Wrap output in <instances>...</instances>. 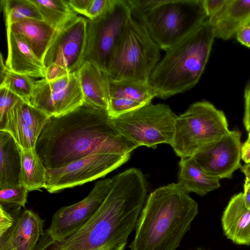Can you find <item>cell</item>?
<instances>
[{"mask_svg":"<svg viewBox=\"0 0 250 250\" xmlns=\"http://www.w3.org/2000/svg\"><path fill=\"white\" fill-rule=\"evenodd\" d=\"M138 147L118 131L106 110L84 103L64 115L50 117L35 148L50 169L94 154L130 157Z\"/></svg>","mask_w":250,"mask_h":250,"instance_id":"1","label":"cell"},{"mask_svg":"<svg viewBox=\"0 0 250 250\" xmlns=\"http://www.w3.org/2000/svg\"><path fill=\"white\" fill-rule=\"evenodd\" d=\"M112 179L107 197L88 221L60 242L44 231L33 250H125L144 207L147 185L128 171Z\"/></svg>","mask_w":250,"mask_h":250,"instance_id":"2","label":"cell"},{"mask_svg":"<svg viewBox=\"0 0 250 250\" xmlns=\"http://www.w3.org/2000/svg\"><path fill=\"white\" fill-rule=\"evenodd\" d=\"M179 183L159 187L147 198L130 250H176L198 214V204Z\"/></svg>","mask_w":250,"mask_h":250,"instance_id":"3","label":"cell"},{"mask_svg":"<svg viewBox=\"0 0 250 250\" xmlns=\"http://www.w3.org/2000/svg\"><path fill=\"white\" fill-rule=\"evenodd\" d=\"M215 38L208 20L167 50L148 83L156 97L166 99L184 93L199 82Z\"/></svg>","mask_w":250,"mask_h":250,"instance_id":"4","label":"cell"},{"mask_svg":"<svg viewBox=\"0 0 250 250\" xmlns=\"http://www.w3.org/2000/svg\"><path fill=\"white\" fill-rule=\"evenodd\" d=\"M160 50L144 25L131 16L108 63L109 79L148 83L160 61Z\"/></svg>","mask_w":250,"mask_h":250,"instance_id":"5","label":"cell"},{"mask_svg":"<svg viewBox=\"0 0 250 250\" xmlns=\"http://www.w3.org/2000/svg\"><path fill=\"white\" fill-rule=\"evenodd\" d=\"M132 16L144 25L159 48L166 51L208 19L203 0H163L151 10Z\"/></svg>","mask_w":250,"mask_h":250,"instance_id":"6","label":"cell"},{"mask_svg":"<svg viewBox=\"0 0 250 250\" xmlns=\"http://www.w3.org/2000/svg\"><path fill=\"white\" fill-rule=\"evenodd\" d=\"M229 131L223 111L208 101L195 102L177 116L171 146L181 158L192 157Z\"/></svg>","mask_w":250,"mask_h":250,"instance_id":"7","label":"cell"},{"mask_svg":"<svg viewBox=\"0 0 250 250\" xmlns=\"http://www.w3.org/2000/svg\"><path fill=\"white\" fill-rule=\"evenodd\" d=\"M177 117L168 105L149 103L111 119L127 140L139 146L155 148L160 144L171 146Z\"/></svg>","mask_w":250,"mask_h":250,"instance_id":"8","label":"cell"},{"mask_svg":"<svg viewBox=\"0 0 250 250\" xmlns=\"http://www.w3.org/2000/svg\"><path fill=\"white\" fill-rule=\"evenodd\" d=\"M131 16L126 0H111L102 15L93 20L87 19L84 62L89 61L106 72L112 52Z\"/></svg>","mask_w":250,"mask_h":250,"instance_id":"9","label":"cell"},{"mask_svg":"<svg viewBox=\"0 0 250 250\" xmlns=\"http://www.w3.org/2000/svg\"><path fill=\"white\" fill-rule=\"evenodd\" d=\"M129 157L115 154H94L64 167L46 169L44 188L59 192L106 175L126 163Z\"/></svg>","mask_w":250,"mask_h":250,"instance_id":"10","label":"cell"},{"mask_svg":"<svg viewBox=\"0 0 250 250\" xmlns=\"http://www.w3.org/2000/svg\"><path fill=\"white\" fill-rule=\"evenodd\" d=\"M84 103L77 72L66 74L51 81H35L30 104L49 117L67 114Z\"/></svg>","mask_w":250,"mask_h":250,"instance_id":"11","label":"cell"},{"mask_svg":"<svg viewBox=\"0 0 250 250\" xmlns=\"http://www.w3.org/2000/svg\"><path fill=\"white\" fill-rule=\"evenodd\" d=\"M87 18L77 16L57 32L43 59L45 69L54 65L66 73L77 72L84 62Z\"/></svg>","mask_w":250,"mask_h":250,"instance_id":"12","label":"cell"},{"mask_svg":"<svg viewBox=\"0 0 250 250\" xmlns=\"http://www.w3.org/2000/svg\"><path fill=\"white\" fill-rule=\"evenodd\" d=\"M112 183V178L99 181L85 198L59 208L45 231L53 240L59 242L74 233L97 212L107 197Z\"/></svg>","mask_w":250,"mask_h":250,"instance_id":"13","label":"cell"},{"mask_svg":"<svg viewBox=\"0 0 250 250\" xmlns=\"http://www.w3.org/2000/svg\"><path fill=\"white\" fill-rule=\"evenodd\" d=\"M241 137L238 130H229L192 157L209 175L219 180L231 178L241 167Z\"/></svg>","mask_w":250,"mask_h":250,"instance_id":"14","label":"cell"},{"mask_svg":"<svg viewBox=\"0 0 250 250\" xmlns=\"http://www.w3.org/2000/svg\"><path fill=\"white\" fill-rule=\"evenodd\" d=\"M43 220L29 209L16 217L12 227L2 237L0 243L10 250H33L44 233Z\"/></svg>","mask_w":250,"mask_h":250,"instance_id":"15","label":"cell"},{"mask_svg":"<svg viewBox=\"0 0 250 250\" xmlns=\"http://www.w3.org/2000/svg\"><path fill=\"white\" fill-rule=\"evenodd\" d=\"M8 54L5 64L11 71L33 78H45L43 62L25 41L6 28Z\"/></svg>","mask_w":250,"mask_h":250,"instance_id":"16","label":"cell"},{"mask_svg":"<svg viewBox=\"0 0 250 250\" xmlns=\"http://www.w3.org/2000/svg\"><path fill=\"white\" fill-rule=\"evenodd\" d=\"M84 103L107 111L109 78L94 63L85 61L77 72Z\"/></svg>","mask_w":250,"mask_h":250,"instance_id":"17","label":"cell"},{"mask_svg":"<svg viewBox=\"0 0 250 250\" xmlns=\"http://www.w3.org/2000/svg\"><path fill=\"white\" fill-rule=\"evenodd\" d=\"M208 20L215 38L230 39L250 24V0H227L222 9Z\"/></svg>","mask_w":250,"mask_h":250,"instance_id":"18","label":"cell"},{"mask_svg":"<svg viewBox=\"0 0 250 250\" xmlns=\"http://www.w3.org/2000/svg\"><path fill=\"white\" fill-rule=\"evenodd\" d=\"M224 233L238 245H250V209L245 206L242 192L234 195L222 217Z\"/></svg>","mask_w":250,"mask_h":250,"instance_id":"19","label":"cell"},{"mask_svg":"<svg viewBox=\"0 0 250 250\" xmlns=\"http://www.w3.org/2000/svg\"><path fill=\"white\" fill-rule=\"evenodd\" d=\"M6 28L21 37L42 62L58 30L43 20L33 19H24Z\"/></svg>","mask_w":250,"mask_h":250,"instance_id":"20","label":"cell"},{"mask_svg":"<svg viewBox=\"0 0 250 250\" xmlns=\"http://www.w3.org/2000/svg\"><path fill=\"white\" fill-rule=\"evenodd\" d=\"M20 146L8 132L0 130V189L21 185Z\"/></svg>","mask_w":250,"mask_h":250,"instance_id":"21","label":"cell"},{"mask_svg":"<svg viewBox=\"0 0 250 250\" xmlns=\"http://www.w3.org/2000/svg\"><path fill=\"white\" fill-rule=\"evenodd\" d=\"M178 182L188 192L204 196L220 187V180L206 173L193 157L181 158Z\"/></svg>","mask_w":250,"mask_h":250,"instance_id":"22","label":"cell"},{"mask_svg":"<svg viewBox=\"0 0 250 250\" xmlns=\"http://www.w3.org/2000/svg\"><path fill=\"white\" fill-rule=\"evenodd\" d=\"M21 185L24 186L28 191L44 188L46 169L36 148L21 147Z\"/></svg>","mask_w":250,"mask_h":250,"instance_id":"23","label":"cell"},{"mask_svg":"<svg viewBox=\"0 0 250 250\" xmlns=\"http://www.w3.org/2000/svg\"><path fill=\"white\" fill-rule=\"evenodd\" d=\"M109 98H124L146 105L151 103L152 99L156 97L154 91L149 83L109 79Z\"/></svg>","mask_w":250,"mask_h":250,"instance_id":"24","label":"cell"},{"mask_svg":"<svg viewBox=\"0 0 250 250\" xmlns=\"http://www.w3.org/2000/svg\"><path fill=\"white\" fill-rule=\"evenodd\" d=\"M37 7L42 20L59 29L77 16L66 0H30Z\"/></svg>","mask_w":250,"mask_h":250,"instance_id":"25","label":"cell"},{"mask_svg":"<svg viewBox=\"0 0 250 250\" xmlns=\"http://www.w3.org/2000/svg\"><path fill=\"white\" fill-rule=\"evenodd\" d=\"M17 103L7 113L3 126L0 130L9 133L21 147L35 148L38 138L23 120Z\"/></svg>","mask_w":250,"mask_h":250,"instance_id":"26","label":"cell"},{"mask_svg":"<svg viewBox=\"0 0 250 250\" xmlns=\"http://www.w3.org/2000/svg\"><path fill=\"white\" fill-rule=\"evenodd\" d=\"M35 81L27 76L10 70L5 65L0 53V85L15 94L21 100L30 104Z\"/></svg>","mask_w":250,"mask_h":250,"instance_id":"27","label":"cell"},{"mask_svg":"<svg viewBox=\"0 0 250 250\" xmlns=\"http://www.w3.org/2000/svg\"><path fill=\"white\" fill-rule=\"evenodd\" d=\"M6 27L25 19L43 20L36 6L30 0H1Z\"/></svg>","mask_w":250,"mask_h":250,"instance_id":"28","label":"cell"},{"mask_svg":"<svg viewBox=\"0 0 250 250\" xmlns=\"http://www.w3.org/2000/svg\"><path fill=\"white\" fill-rule=\"evenodd\" d=\"M17 105L23 120L38 138L50 117L22 100L18 102Z\"/></svg>","mask_w":250,"mask_h":250,"instance_id":"29","label":"cell"},{"mask_svg":"<svg viewBox=\"0 0 250 250\" xmlns=\"http://www.w3.org/2000/svg\"><path fill=\"white\" fill-rule=\"evenodd\" d=\"M28 190L23 185L0 189V206L5 210L24 207Z\"/></svg>","mask_w":250,"mask_h":250,"instance_id":"30","label":"cell"},{"mask_svg":"<svg viewBox=\"0 0 250 250\" xmlns=\"http://www.w3.org/2000/svg\"><path fill=\"white\" fill-rule=\"evenodd\" d=\"M145 105L132 100L124 98H110L107 112L114 118L139 108Z\"/></svg>","mask_w":250,"mask_h":250,"instance_id":"31","label":"cell"},{"mask_svg":"<svg viewBox=\"0 0 250 250\" xmlns=\"http://www.w3.org/2000/svg\"><path fill=\"white\" fill-rule=\"evenodd\" d=\"M21 100L7 88L0 86V130L3 126L7 113Z\"/></svg>","mask_w":250,"mask_h":250,"instance_id":"32","label":"cell"},{"mask_svg":"<svg viewBox=\"0 0 250 250\" xmlns=\"http://www.w3.org/2000/svg\"><path fill=\"white\" fill-rule=\"evenodd\" d=\"M111 2V0H92L86 16L87 19L93 20L102 15Z\"/></svg>","mask_w":250,"mask_h":250,"instance_id":"33","label":"cell"},{"mask_svg":"<svg viewBox=\"0 0 250 250\" xmlns=\"http://www.w3.org/2000/svg\"><path fill=\"white\" fill-rule=\"evenodd\" d=\"M16 218L0 206V237L4 235L13 226Z\"/></svg>","mask_w":250,"mask_h":250,"instance_id":"34","label":"cell"},{"mask_svg":"<svg viewBox=\"0 0 250 250\" xmlns=\"http://www.w3.org/2000/svg\"><path fill=\"white\" fill-rule=\"evenodd\" d=\"M227 0H203L204 10L208 19L218 13Z\"/></svg>","mask_w":250,"mask_h":250,"instance_id":"35","label":"cell"},{"mask_svg":"<svg viewBox=\"0 0 250 250\" xmlns=\"http://www.w3.org/2000/svg\"><path fill=\"white\" fill-rule=\"evenodd\" d=\"M245 111L243 123L246 130L250 132V79L244 90Z\"/></svg>","mask_w":250,"mask_h":250,"instance_id":"36","label":"cell"},{"mask_svg":"<svg viewBox=\"0 0 250 250\" xmlns=\"http://www.w3.org/2000/svg\"><path fill=\"white\" fill-rule=\"evenodd\" d=\"M72 10L86 17L92 0H67Z\"/></svg>","mask_w":250,"mask_h":250,"instance_id":"37","label":"cell"},{"mask_svg":"<svg viewBox=\"0 0 250 250\" xmlns=\"http://www.w3.org/2000/svg\"><path fill=\"white\" fill-rule=\"evenodd\" d=\"M235 37L241 44L250 48V24L240 28L236 33Z\"/></svg>","mask_w":250,"mask_h":250,"instance_id":"38","label":"cell"},{"mask_svg":"<svg viewBox=\"0 0 250 250\" xmlns=\"http://www.w3.org/2000/svg\"><path fill=\"white\" fill-rule=\"evenodd\" d=\"M241 159L246 163H250V132L247 140L242 145Z\"/></svg>","mask_w":250,"mask_h":250,"instance_id":"39","label":"cell"},{"mask_svg":"<svg viewBox=\"0 0 250 250\" xmlns=\"http://www.w3.org/2000/svg\"><path fill=\"white\" fill-rule=\"evenodd\" d=\"M240 168L245 175L244 189H246L250 191V163L241 166Z\"/></svg>","mask_w":250,"mask_h":250,"instance_id":"40","label":"cell"},{"mask_svg":"<svg viewBox=\"0 0 250 250\" xmlns=\"http://www.w3.org/2000/svg\"><path fill=\"white\" fill-rule=\"evenodd\" d=\"M243 194L245 205L248 209H250V191L244 189Z\"/></svg>","mask_w":250,"mask_h":250,"instance_id":"41","label":"cell"},{"mask_svg":"<svg viewBox=\"0 0 250 250\" xmlns=\"http://www.w3.org/2000/svg\"><path fill=\"white\" fill-rule=\"evenodd\" d=\"M0 250H10L6 246L0 243Z\"/></svg>","mask_w":250,"mask_h":250,"instance_id":"42","label":"cell"},{"mask_svg":"<svg viewBox=\"0 0 250 250\" xmlns=\"http://www.w3.org/2000/svg\"><path fill=\"white\" fill-rule=\"evenodd\" d=\"M196 250H203V249H202L201 248H199Z\"/></svg>","mask_w":250,"mask_h":250,"instance_id":"43","label":"cell"}]
</instances>
